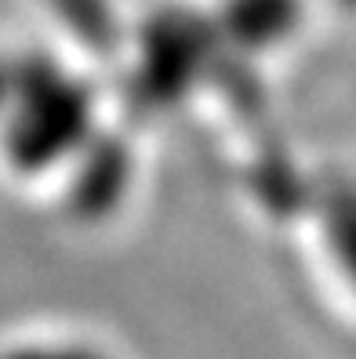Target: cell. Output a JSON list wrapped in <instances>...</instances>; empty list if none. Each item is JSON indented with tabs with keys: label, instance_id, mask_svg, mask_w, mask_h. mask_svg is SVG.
I'll list each match as a JSON object with an SVG mask.
<instances>
[{
	"label": "cell",
	"instance_id": "cell-1",
	"mask_svg": "<svg viewBox=\"0 0 356 359\" xmlns=\"http://www.w3.org/2000/svg\"><path fill=\"white\" fill-rule=\"evenodd\" d=\"M324 255L338 283L356 298V193L334 196L324 215Z\"/></svg>",
	"mask_w": 356,
	"mask_h": 359
},
{
	"label": "cell",
	"instance_id": "cell-2",
	"mask_svg": "<svg viewBox=\"0 0 356 359\" xmlns=\"http://www.w3.org/2000/svg\"><path fill=\"white\" fill-rule=\"evenodd\" d=\"M0 359H113V352L91 341V337L40 334V337H22V341L4 345Z\"/></svg>",
	"mask_w": 356,
	"mask_h": 359
},
{
	"label": "cell",
	"instance_id": "cell-3",
	"mask_svg": "<svg viewBox=\"0 0 356 359\" xmlns=\"http://www.w3.org/2000/svg\"><path fill=\"white\" fill-rule=\"evenodd\" d=\"M345 4H356V0H345Z\"/></svg>",
	"mask_w": 356,
	"mask_h": 359
}]
</instances>
